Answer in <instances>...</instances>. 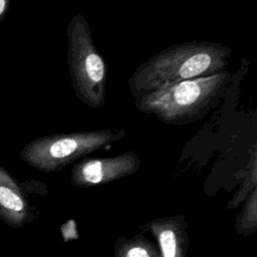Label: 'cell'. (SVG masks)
I'll use <instances>...</instances> for the list:
<instances>
[{
  "mask_svg": "<svg viewBox=\"0 0 257 257\" xmlns=\"http://www.w3.org/2000/svg\"><path fill=\"white\" fill-rule=\"evenodd\" d=\"M232 49L211 41H187L169 46L145 60L127 79L136 98L172 84L227 70Z\"/></svg>",
  "mask_w": 257,
  "mask_h": 257,
  "instance_id": "1",
  "label": "cell"
},
{
  "mask_svg": "<svg viewBox=\"0 0 257 257\" xmlns=\"http://www.w3.org/2000/svg\"><path fill=\"white\" fill-rule=\"evenodd\" d=\"M230 81L228 70L181 81L136 97L135 106L166 124L194 123L218 105Z\"/></svg>",
  "mask_w": 257,
  "mask_h": 257,
  "instance_id": "2",
  "label": "cell"
},
{
  "mask_svg": "<svg viewBox=\"0 0 257 257\" xmlns=\"http://www.w3.org/2000/svg\"><path fill=\"white\" fill-rule=\"evenodd\" d=\"M66 36L67 64L74 94L86 106L99 108L106 98V64L82 14L77 13L69 19Z\"/></svg>",
  "mask_w": 257,
  "mask_h": 257,
  "instance_id": "3",
  "label": "cell"
},
{
  "mask_svg": "<svg viewBox=\"0 0 257 257\" xmlns=\"http://www.w3.org/2000/svg\"><path fill=\"white\" fill-rule=\"evenodd\" d=\"M124 130H97L60 133L28 142L20 158L30 167L43 173L60 171L77 160L122 140Z\"/></svg>",
  "mask_w": 257,
  "mask_h": 257,
  "instance_id": "4",
  "label": "cell"
},
{
  "mask_svg": "<svg viewBox=\"0 0 257 257\" xmlns=\"http://www.w3.org/2000/svg\"><path fill=\"white\" fill-rule=\"evenodd\" d=\"M141 159L135 152L96 159H82L72 167L71 184L80 188L100 186L139 171Z\"/></svg>",
  "mask_w": 257,
  "mask_h": 257,
  "instance_id": "5",
  "label": "cell"
},
{
  "mask_svg": "<svg viewBox=\"0 0 257 257\" xmlns=\"http://www.w3.org/2000/svg\"><path fill=\"white\" fill-rule=\"evenodd\" d=\"M141 228L155 236L161 257H187L189 239L184 216L158 218Z\"/></svg>",
  "mask_w": 257,
  "mask_h": 257,
  "instance_id": "6",
  "label": "cell"
},
{
  "mask_svg": "<svg viewBox=\"0 0 257 257\" xmlns=\"http://www.w3.org/2000/svg\"><path fill=\"white\" fill-rule=\"evenodd\" d=\"M33 217L20 184L0 166V219L12 228H20Z\"/></svg>",
  "mask_w": 257,
  "mask_h": 257,
  "instance_id": "7",
  "label": "cell"
},
{
  "mask_svg": "<svg viewBox=\"0 0 257 257\" xmlns=\"http://www.w3.org/2000/svg\"><path fill=\"white\" fill-rule=\"evenodd\" d=\"M115 257H161L160 252L147 239L135 236L121 238L115 245Z\"/></svg>",
  "mask_w": 257,
  "mask_h": 257,
  "instance_id": "8",
  "label": "cell"
},
{
  "mask_svg": "<svg viewBox=\"0 0 257 257\" xmlns=\"http://www.w3.org/2000/svg\"><path fill=\"white\" fill-rule=\"evenodd\" d=\"M248 197L236 220V231L242 236L252 235L257 229V189Z\"/></svg>",
  "mask_w": 257,
  "mask_h": 257,
  "instance_id": "9",
  "label": "cell"
},
{
  "mask_svg": "<svg viewBox=\"0 0 257 257\" xmlns=\"http://www.w3.org/2000/svg\"><path fill=\"white\" fill-rule=\"evenodd\" d=\"M250 169L246 177L244 178L242 185L240 186L237 194L231 199L230 203L227 205L228 209H236L242 202H244L250 193L256 188V181H257V168H256V150L255 148L252 151L251 162H250Z\"/></svg>",
  "mask_w": 257,
  "mask_h": 257,
  "instance_id": "10",
  "label": "cell"
},
{
  "mask_svg": "<svg viewBox=\"0 0 257 257\" xmlns=\"http://www.w3.org/2000/svg\"><path fill=\"white\" fill-rule=\"evenodd\" d=\"M9 5H10V0H0V24L8 11Z\"/></svg>",
  "mask_w": 257,
  "mask_h": 257,
  "instance_id": "11",
  "label": "cell"
}]
</instances>
